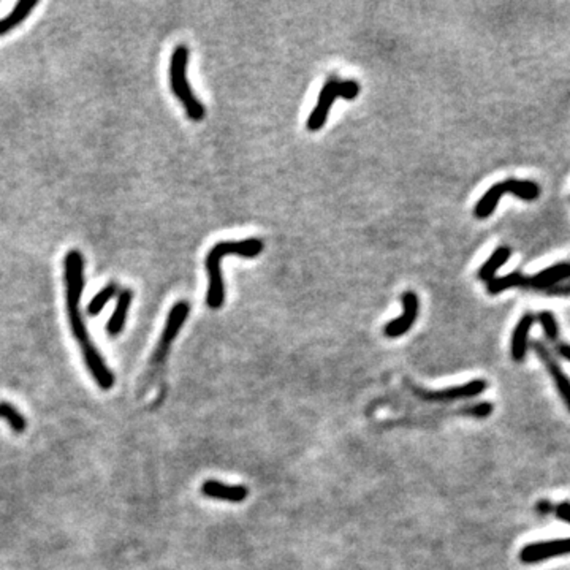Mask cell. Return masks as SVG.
Here are the masks:
<instances>
[{"mask_svg":"<svg viewBox=\"0 0 570 570\" xmlns=\"http://www.w3.org/2000/svg\"><path fill=\"white\" fill-rule=\"evenodd\" d=\"M118 293V285L116 284H108L105 288H101V290L95 295V297L91 299V303L87 304V314L89 316H99L101 312V309L108 304V301L111 298H114V295Z\"/></svg>","mask_w":570,"mask_h":570,"instance_id":"obj_20","label":"cell"},{"mask_svg":"<svg viewBox=\"0 0 570 570\" xmlns=\"http://www.w3.org/2000/svg\"><path fill=\"white\" fill-rule=\"evenodd\" d=\"M203 496L217 499V501H225L240 504L244 502L249 496V490L244 485H225L219 480H206L202 485Z\"/></svg>","mask_w":570,"mask_h":570,"instance_id":"obj_11","label":"cell"},{"mask_svg":"<svg viewBox=\"0 0 570 570\" xmlns=\"http://www.w3.org/2000/svg\"><path fill=\"white\" fill-rule=\"evenodd\" d=\"M187 63H189V48L185 44H178L171 54L170 61V86L175 97L181 101L187 118L195 123H200L206 114V108L203 106L197 95L192 91V86L187 80Z\"/></svg>","mask_w":570,"mask_h":570,"instance_id":"obj_3","label":"cell"},{"mask_svg":"<svg viewBox=\"0 0 570 570\" xmlns=\"http://www.w3.org/2000/svg\"><path fill=\"white\" fill-rule=\"evenodd\" d=\"M556 354L561 358L570 361V344L569 342H558L556 344Z\"/></svg>","mask_w":570,"mask_h":570,"instance_id":"obj_25","label":"cell"},{"mask_svg":"<svg viewBox=\"0 0 570 570\" xmlns=\"http://www.w3.org/2000/svg\"><path fill=\"white\" fill-rule=\"evenodd\" d=\"M548 297H570V283H561L543 292Z\"/></svg>","mask_w":570,"mask_h":570,"instance_id":"obj_23","label":"cell"},{"mask_svg":"<svg viewBox=\"0 0 570 570\" xmlns=\"http://www.w3.org/2000/svg\"><path fill=\"white\" fill-rule=\"evenodd\" d=\"M486 388H488V382L485 379H473L471 382L463 383V385L444 390H431V392L412 387L415 395H417L420 399L428 402H452L458 399H471L485 393Z\"/></svg>","mask_w":570,"mask_h":570,"instance_id":"obj_6","label":"cell"},{"mask_svg":"<svg viewBox=\"0 0 570 570\" xmlns=\"http://www.w3.org/2000/svg\"><path fill=\"white\" fill-rule=\"evenodd\" d=\"M524 283H526V276L518 271H514L510 274H505V276L491 279L490 283H486V290H488L490 295H499L509 290V288L524 287Z\"/></svg>","mask_w":570,"mask_h":570,"instance_id":"obj_18","label":"cell"},{"mask_svg":"<svg viewBox=\"0 0 570 570\" xmlns=\"http://www.w3.org/2000/svg\"><path fill=\"white\" fill-rule=\"evenodd\" d=\"M0 419L16 434H23L27 429V420L18 409L6 401H0Z\"/></svg>","mask_w":570,"mask_h":570,"instance_id":"obj_19","label":"cell"},{"mask_svg":"<svg viewBox=\"0 0 570 570\" xmlns=\"http://www.w3.org/2000/svg\"><path fill=\"white\" fill-rule=\"evenodd\" d=\"M360 95V85L354 80L347 81H337V80H328L323 85L322 91L318 94L317 104L314 106L312 113L307 118V130L318 132L325 125L326 119H328L330 110L335 105V100L337 97H342L345 100H354Z\"/></svg>","mask_w":570,"mask_h":570,"instance_id":"obj_4","label":"cell"},{"mask_svg":"<svg viewBox=\"0 0 570 570\" xmlns=\"http://www.w3.org/2000/svg\"><path fill=\"white\" fill-rule=\"evenodd\" d=\"M554 514L561 521L570 524V502H561L554 505Z\"/></svg>","mask_w":570,"mask_h":570,"instance_id":"obj_24","label":"cell"},{"mask_svg":"<svg viewBox=\"0 0 570 570\" xmlns=\"http://www.w3.org/2000/svg\"><path fill=\"white\" fill-rule=\"evenodd\" d=\"M567 279H570V261H561V264L545 268V270L537 273L535 276L526 278L524 288H533V290L543 293L548 288L564 283Z\"/></svg>","mask_w":570,"mask_h":570,"instance_id":"obj_10","label":"cell"},{"mask_svg":"<svg viewBox=\"0 0 570 570\" xmlns=\"http://www.w3.org/2000/svg\"><path fill=\"white\" fill-rule=\"evenodd\" d=\"M537 320H539V323L542 326L543 333H545V337L548 339L550 342H558L559 339V323L558 320H556L554 314L550 312V311H543L540 312L539 316H537Z\"/></svg>","mask_w":570,"mask_h":570,"instance_id":"obj_21","label":"cell"},{"mask_svg":"<svg viewBox=\"0 0 570 570\" xmlns=\"http://www.w3.org/2000/svg\"><path fill=\"white\" fill-rule=\"evenodd\" d=\"M510 257H512V249L510 247H507V246L497 247L496 251L491 254V257L486 260L482 266H480L478 279L485 280V283H490L491 279L496 278L497 271L501 270V266L504 264H507Z\"/></svg>","mask_w":570,"mask_h":570,"instance_id":"obj_17","label":"cell"},{"mask_svg":"<svg viewBox=\"0 0 570 570\" xmlns=\"http://www.w3.org/2000/svg\"><path fill=\"white\" fill-rule=\"evenodd\" d=\"M264 241L259 238H247L242 241H221L211 247L204 260L209 285L206 293V304L211 309H221L225 301V285H223L221 261L228 255H236L242 259H255L264 252Z\"/></svg>","mask_w":570,"mask_h":570,"instance_id":"obj_2","label":"cell"},{"mask_svg":"<svg viewBox=\"0 0 570 570\" xmlns=\"http://www.w3.org/2000/svg\"><path fill=\"white\" fill-rule=\"evenodd\" d=\"M402 301V312L398 318L392 320L383 328V335L390 339H396L404 336L409 330L412 328L415 320L419 317L420 312V299L419 295L415 292H404L401 297Z\"/></svg>","mask_w":570,"mask_h":570,"instance_id":"obj_9","label":"cell"},{"mask_svg":"<svg viewBox=\"0 0 570 570\" xmlns=\"http://www.w3.org/2000/svg\"><path fill=\"white\" fill-rule=\"evenodd\" d=\"M533 350L535 352L537 358L543 363V366L547 368L556 390H558V395L561 396L562 402H564V406L570 412V379L564 371H562L558 358H556L553 352L550 350L548 345L542 341H534Z\"/></svg>","mask_w":570,"mask_h":570,"instance_id":"obj_7","label":"cell"},{"mask_svg":"<svg viewBox=\"0 0 570 570\" xmlns=\"http://www.w3.org/2000/svg\"><path fill=\"white\" fill-rule=\"evenodd\" d=\"M535 322L534 314H524V316L518 320L515 325V330L512 333V342H510V355L512 360L516 363L524 361L528 355L529 349V333L533 330Z\"/></svg>","mask_w":570,"mask_h":570,"instance_id":"obj_12","label":"cell"},{"mask_svg":"<svg viewBox=\"0 0 570 570\" xmlns=\"http://www.w3.org/2000/svg\"><path fill=\"white\" fill-rule=\"evenodd\" d=\"M37 5H38V2H35V0H32V2H27V0H19V2L15 5V8H13L4 19H0V37L8 34V32L16 29L19 24L25 21Z\"/></svg>","mask_w":570,"mask_h":570,"instance_id":"obj_15","label":"cell"},{"mask_svg":"<svg viewBox=\"0 0 570 570\" xmlns=\"http://www.w3.org/2000/svg\"><path fill=\"white\" fill-rule=\"evenodd\" d=\"M504 187L502 182H496L495 185L485 192V195L480 198L478 203L476 204V209H473V214H476L477 219L483 221L488 219V217L495 213V209L497 208L499 200L504 197Z\"/></svg>","mask_w":570,"mask_h":570,"instance_id":"obj_16","label":"cell"},{"mask_svg":"<svg viewBox=\"0 0 570 570\" xmlns=\"http://www.w3.org/2000/svg\"><path fill=\"white\" fill-rule=\"evenodd\" d=\"M132 298H133V293H132V290H129V288L119 293L116 307H114L113 316L110 317V320H108V325H106V331L110 336H118L119 333L124 330L127 314H129V311H130Z\"/></svg>","mask_w":570,"mask_h":570,"instance_id":"obj_13","label":"cell"},{"mask_svg":"<svg viewBox=\"0 0 570 570\" xmlns=\"http://www.w3.org/2000/svg\"><path fill=\"white\" fill-rule=\"evenodd\" d=\"M502 182L504 194H510L524 202H534L540 197V185L535 181H526V179H505Z\"/></svg>","mask_w":570,"mask_h":570,"instance_id":"obj_14","label":"cell"},{"mask_svg":"<svg viewBox=\"0 0 570 570\" xmlns=\"http://www.w3.org/2000/svg\"><path fill=\"white\" fill-rule=\"evenodd\" d=\"M570 554V537L545 542H535L524 545L520 552V559L524 564H537L558 556Z\"/></svg>","mask_w":570,"mask_h":570,"instance_id":"obj_8","label":"cell"},{"mask_svg":"<svg viewBox=\"0 0 570 570\" xmlns=\"http://www.w3.org/2000/svg\"><path fill=\"white\" fill-rule=\"evenodd\" d=\"M63 283H66V301L70 326H72L76 342L80 344L86 366L101 390H110L114 385V374L106 366L104 357L100 355V352L94 345L81 316L80 304L82 288H85V259L76 249L68 251L66 259H63Z\"/></svg>","mask_w":570,"mask_h":570,"instance_id":"obj_1","label":"cell"},{"mask_svg":"<svg viewBox=\"0 0 570 570\" xmlns=\"http://www.w3.org/2000/svg\"><path fill=\"white\" fill-rule=\"evenodd\" d=\"M464 412L467 415H472V417H476V419H485L492 414V406L490 404V402H480V404L469 406Z\"/></svg>","mask_w":570,"mask_h":570,"instance_id":"obj_22","label":"cell"},{"mask_svg":"<svg viewBox=\"0 0 570 570\" xmlns=\"http://www.w3.org/2000/svg\"><path fill=\"white\" fill-rule=\"evenodd\" d=\"M189 312H190V306L187 301H178V303L171 307L168 318H166V323L163 326L162 336H160L157 347L152 354V364L156 368L159 366V364L163 363L166 354H168L173 341H175L179 335V331H181L185 318H187V316H189Z\"/></svg>","mask_w":570,"mask_h":570,"instance_id":"obj_5","label":"cell"}]
</instances>
